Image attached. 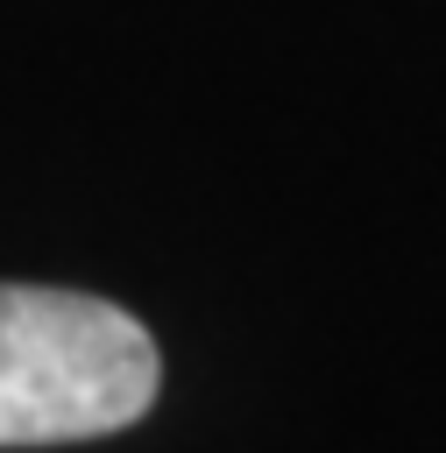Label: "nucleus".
I'll list each match as a JSON object with an SVG mask.
<instances>
[{"label":"nucleus","instance_id":"obj_1","mask_svg":"<svg viewBox=\"0 0 446 453\" xmlns=\"http://www.w3.org/2000/svg\"><path fill=\"white\" fill-rule=\"evenodd\" d=\"M156 340L106 297L0 283V446H64L156 403Z\"/></svg>","mask_w":446,"mask_h":453}]
</instances>
